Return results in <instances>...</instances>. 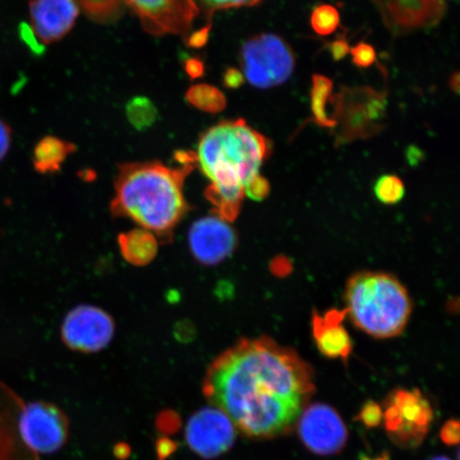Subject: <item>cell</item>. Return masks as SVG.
Masks as SVG:
<instances>
[{
  "mask_svg": "<svg viewBox=\"0 0 460 460\" xmlns=\"http://www.w3.org/2000/svg\"><path fill=\"white\" fill-rule=\"evenodd\" d=\"M204 394L241 433L254 439L289 434L315 386L314 371L272 339H244L212 362Z\"/></svg>",
  "mask_w": 460,
  "mask_h": 460,
  "instance_id": "6da1fadb",
  "label": "cell"
},
{
  "mask_svg": "<svg viewBox=\"0 0 460 460\" xmlns=\"http://www.w3.org/2000/svg\"><path fill=\"white\" fill-rule=\"evenodd\" d=\"M271 153V141L243 119L224 120L201 136L195 163L210 181L205 195L216 216L235 220L246 186Z\"/></svg>",
  "mask_w": 460,
  "mask_h": 460,
  "instance_id": "7a4b0ae2",
  "label": "cell"
},
{
  "mask_svg": "<svg viewBox=\"0 0 460 460\" xmlns=\"http://www.w3.org/2000/svg\"><path fill=\"white\" fill-rule=\"evenodd\" d=\"M177 168L159 163H135L119 166L112 215L129 218L163 243L188 214L183 182L195 168V155L185 154Z\"/></svg>",
  "mask_w": 460,
  "mask_h": 460,
  "instance_id": "3957f363",
  "label": "cell"
},
{
  "mask_svg": "<svg viewBox=\"0 0 460 460\" xmlns=\"http://www.w3.org/2000/svg\"><path fill=\"white\" fill-rule=\"evenodd\" d=\"M344 301V310L355 326L378 339L401 335L412 310L406 288L386 273L353 275L345 287Z\"/></svg>",
  "mask_w": 460,
  "mask_h": 460,
  "instance_id": "277c9868",
  "label": "cell"
},
{
  "mask_svg": "<svg viewBox=\"0 0 460 460\" xmlns=\"http://www.w3.org/2000/svg\"><path fill=\"white\" fill-rule=\"evenodd\" d=\"M335 111L336 146L370 139L384 129L387 94L371 86L343 88L331 99Z\"/></svg>",
  "mask_w": 460,
  "mask_h": 460,
  "instance_id": "5b68a950",
  "label": "cell"
},
{
  "mask_svg": "<svg viewBox=\"0 0 460 460\" xmlns=\"http://www.w3.org/2000/svg\"><path fill=\"white\" fill-rule=\"evenodd\" d=\"M240 63L243 76L252 86L270 89L290 79L296 57L283 38L262 33L247 40L241 49Z\"/></svg>",
  "mask_w": 460,
  "mask_h": 460,
  "instance_id": "8992f818",
  "label": "cell"
},
{
  "mask_svg": "<svg viewBox=\"0 0 460 460\" xmlns=\"http://www.w3.org/2000/svg\"><path fill=\"white\" fill-rule=\"evenodd\" d=\"M383 421L396 446L416 448L429 434L434 410L421 391L400 388L394 390L384 402Z\"/></svg>",
  "mask_w": 460,
  "mask_h": 460,
  "instance_id": "52a82bcc",
  "label": "cell"
},
{
  "mask_svg": "<svg viewBox=\"0 0 460 460\" xmlns=\"http://www.w3.org/2000/svg\"><path fill=\"white\" fill-rule=\"evenodd\" d=\"M19 433L29 450L55 453L66 444L68 420L50 402H29L20 413Z\"/></svg>",
  "mask_w": 460,
  "mask_h": 460,
  "instance_id": "ba28073f",
  "label": "cell"
},
{
  "mask_svg": "<svg viewBox=\"0 0 460 460\" xmlns=\"http://www.w3.org/2000/svg\"><path fill=\"white\" fill-rule=\"evenodd\" d=\"M296 427L303 445L316 456H335L347 446V425L330 405L314 402L305 407Z\"/></svg>",
  "mask_w": 460,
  "mask_h": 460,
  "instance_id": "9c48e42d",
  "label": "cell"
},
{
  "mask_svg": "<svg viewBox=\"0 0 460 460\" xmlns=\"http://www.w3.org/2000/svg\"><path fill=\"white\" fill-rule=\"evenodd\" d=\"M115 332L111 314L99 307L78 306L63 321L61 338L68 348L82 353H96L111 342Z\"/></svg>",
  "mask_w": 460,
  "mask_h": 460,
  "instance_id": "30bf717a",
  "label": "cell"
},
{
  "mask_svg": "<svg viewBox=\"0 0 460 460\" xmlns=\"http://www.w3.org/2000/svg\"><path fill=\"white\" fill-rule=\"evenodd\" d=\"M185 436L195 454L201 458L214 459L233 447L235 427L226 412L214 406L206 407L190 418Z\"/></svg>",
  "mask_w": 460,
  "mask_h": 460,
  "instance_id": "8fae6325",
  "label": "cell"
},
{
  "mask_svg": "<svg viewBox=\"0 0 460 460\" xmlns=\"http://www.w3.org/2000/svg\"><path fill=\"white\" fill-rule=\"evenodd\" d=\"M188 241L194 258L205 266H216L226 261L238 243L234 228L216 215L195 222L190 228Z\"/></svg>",
  "mask_w": 460,
  "mask_h": 460,
  "instance_id": "7c38bea8",
  "label": "cell"
},
{
  "mask_svg": "<svg viewBox=\"0 0 460 460\" xmlns=\"http://www.w3.org/2000/svg\"><path fill=\"white\" fill-rule=\"evenodd\" d=\"M147 31L157 34L186 33L199 14L195 0H128Z\"/></svg>",
  "mask_w": 460,
  "mask_h": 460,
  "instance_id": "4fadbf2b",
  "label": "cell"
},
{
  "mask_svg": "<svg viewBox=\"0 0 460 460\" xmlns=\"http://www.w3.org/2000/svg\"><path fill=\"white\" fill-rule=\"evenodd\" d=\"M384 24L395 34L438 24L446 11L444 0H373Z\"/></svg>",
  "mask_w": 460,
  "mask_h": 460,
  "instance_id": "5bb4252c",
  "label": "cell"
},
{
  "mask_svg": "<svg viewBox=\"0 0 460 460\" xmlns=\"http://www.w3.org/2000/svg\"><path fill=\"white\" fill-rule=\"evenodd\" d=\"M29 13L32 40L40 45H49L71 31L79 7L76 0H31Z\"/></svg>",
  "mask_w": 460,
  "mask_h": 460,
  "instance_id": "9a60e30c",
  "label": "cell"
},
{
  "mask_svg": "<svg viewBox=\"0 0 460 460\" xmlns=\"http://www.w3.org/2000/svg\"><path fill=\"white\" fill-rule=\"evenodd\" d=\"M345 310L332 309L324 314L314 313L312 331L316 348L327 358L348 360L353 344L343 325Z\"/></svg>",
  "mask_w": 460,
  "mask_h": 460,
  "instance_id": "2e32d148",
  "label": "cell"
},
{
  "mask_svg": "<svg viewBox=\"0 0 460 460\" xmlns=\"http://www.w3.org/2000/svg\"><path fill=\"white\" fill-rule=\"evenodd\" d=\"M119 251L123 257L134 266H146L156 257L158 239L148 230H130L119 237Z\"/></svg>",
  "mask_w": 460,
  "mask_h": 460,
  "instance_id": "e0dca14e",
  "label": "cell"
},
{
  "mask_svg": "<svg viewBox=\"0 0 460 460\" xmlns=\"http://www.w3.org/2000/svg\"><path fill=\"white\" fill-rule=\"evenodd\" d=\"M74 151L72 144H68L55 137H44L34 148L33 165L40 172H51L60 169L67 155Z\"/></svg>",
  "mask_w": 460,
  "mask_h": 460,
  "instance_id": "ac0fdd59",
  "label": "cell"
},
{
  "mask_svg": "<svg viewBox=\"0 0 460 460\" xmlns=\"http://www.w3.org/2000/svg\"><path fill=\"white\" fill-rule=\"evenodd\" d=\"M333 84L329 77L323 75L315 74L313 76L312 92H310V102H312V112L316 124L324 128H336V120L330 118L326 112V103L332 94Z\"/></svg>",
  "mask_w": 460,
  "mask_h": 460,
  "instance_id": "d6986e66",
  "label": "cell"
},
{
  "mask_svg": "<svg viewBox=\"0 0 460 460\" xmlns=\"http://www.w3.org/2000/svg\"><path fill=\"white\" fill-rule=\"evenodd\" d=\"M188 100L201 111L211 113L220 112L226 106L222 92L207 84L197 85L190 90Z\"/></svg>",
  "mask_w": 460,
  "mask_h": 460,
  "instance_id": "ffe728a7",
  "label": "cell"
},
{
  "mask_svg": "<svg viewBox=\"0 0 460 460\" xmlns=\"http://www.w3.org/2000/svg\"><path fill=\"white\" fill-rule=\"evenodd\" d=\"M310 24L319 36H330L341 26V14L332 5L321 4L313 11Z\"/></svg>",
  "mask_w": 460,
  "mask_h": 460,
  "instance_id": "44dd1931",
  "label": "cell"
},
{
  "mask_svg": "<svg viewBox=\"0 0 460 460\" xmlns=\"http://www.w3.org/2000/svg\"><path fill=\"white\" fill-rule=\"evenodd\" d=\"M374 193L385 205L400 203L405 195V186L401 178L394 175H384L378 178L374 186Z\"/></svg>",
  "mask_w": 460,
  "mask_h": 460,
  "instance_id": "7402d4cb",
  "label": "cell"
},
{
  "mask_svg": "<svg viewBox=\"0 0 460 460\" xmlns=\"http://www.w3.org/2000/svg\"><path fill=\"white\" fill-rule=\"evenodd\" d=\"M356 420L367 429H376L383 422V407L372 400L367 401Z\"/></svg>",
  "mask_w": 460,
  "mask_h": 460,
  "instance_id": "603a6c76",
  "label": "cell"
},
{
  "mask_svg": "<svg viewBox=\"0 0 460 460\" xmlns=\"http://www.w3.org/2000/svg\"><path fill=\"white\" fill-rule=\"evenodd\" d=\"M353 62L356 66L360 68L370 67L376 61V51L373 46L367 43H359L350 49Z\"/></svg>",
  "mask_w": 460,
  "mask_h": 460,
  "instance_id": "cb8c5ba5",
  "label": "cell"
},
{
  "mask_svg": "<svg viewBox=\"0 0 460 460\" xmlns=\"http://www.w3.org/2000/svg\"><path fill=\"white\" fill-rule=\"evenodd\" d=\"M205 5L207 9L215 13L217 10H226L241 7H252L261 2V0H195Z\"/></svg>",
  "mask_w": 460,
  "mask_h": 460,
  "instance_id": "d4e9b609",
  "label": "cell"
},
{
  "mask_svg": "<svg viewBox=\"0 0 460 460\" xmlns=\"http://www.w3.org/2000/svg\"><path fill=\"white\" fill-rule=\"evenodd\" d=\"M270 193V183L266 178L258 175L245 188V197L254 200H262Z\"/></svg>",
  "mask_w": 460,
  "mask_h": 460,
  "instance_id": "484cf974",
  "label": "cell"
},
{
  "mask_svg": "<svg viewBox=\"0 0 460 460\" xmlns=\"http://www.w3.org/2000/svg\"><path fill=\"white\" fill-rule=\"evenodd\" d=\"M440 439L446 446L453 447L459 444L460 424L458 420H448L440 429Z\"/></svg>",
  "mask_w": 460,
  "mask_h": 460,
  "instance_id": "4316f807",
  "label": "cell"
},
{
  "mask_svg": "<svg viewBox=\"0 0 460 460\" xmlns=\"http://www.w3.org/2000/svg\"><path fill=\"white\" fill-rule=\"evenodd\" d=\"M329 49L332 57V59L335 61H341L349 54L350 49L347 39L344 37H341L332 41L329 45Z\"/></svg>",
  "mask_w": 460,
  "mask_h": 460,
  "instance_id": "83f0119b",
  "label": "cell"
},
{
  "mask_svg": "<svg viewBox=\"0 0 460 460\" xmlns=\"http://www.w3.org/2000/svg\"><path fill=\"white\" fill-rule=\"evenodd\" d=\"M11 139H13V134H11L9 126L0 119V163L7 156L11 146Z\"/></svg>",
  "mask_w": 460,
  "mask_h": 460,
  "instance_id": "f1b7e54d",
  "label": "cell"
},
{
  "mask_svg": "<svg viewBox=\"0 0 460 460\" xmlns=\"http://www.w3.org/2000/svg\"><path fill=\"white\" fill-rule=\"evenodd\" d=\"M244 84L243 74L241 73L237 68H228L224 74V84L230 89H238Z\"/></svg>",
  "mask_w": 460,
  "mask_h": 460,
  "instance_id": "f546056e",
  "label": "cell"
},
{
  "mask_svg": "<svg viewBox=\"0 0 460 460\" xmlns=\"http://www.w3.org/2000/svg\"><path fill=\"white\" fill-rule=\"evenodd\" d=\"M406 158L411 165H417L424 158V153L418 146H410L406 149Z\"/></svg>",
  "mask_w": 460,
  "mask_h": 460,
  "instance_id": "4dcf8cb0",
  "label": "cell"
},
{
  "mask_svg": "<svg viewBox=\"0 0 460 460\" xmlns=\"http://www.w3.org/2000/svg\"><path fill=\"white\" fill-rule=\"evenodd\" d=\"M159 459L168 457L170 454L175 450V445L169 439H161L158 442Z\"/></svg>",
  "mask_w": 460,
  "mask_h": 460,
  "instance_id": "1f68e13d",
  "label": "cell"
},
{
  "mask_svg": "<svg viewBox=\"0 0 460 460\" xmlns=\"http://www.w3.org/2000/svg\"><path fill=\"white\" fill-rule=\"evenodd\" d=\"M460 75L458 72H456L452 75L450 78V88L454 92V93H459V86H460Z\"/></svg>",
  "mask_w": 460,
  "mask_h": 460,
  "instance_id": "d6a6232c",
  "label": "cell"
},
{
  "mask_svg": "<svg viewBox=\"0 0 460 460\" xmlns=\"http://www.w3.org/2000/svg\"><path fill=\"white\" fill-rule=\"evenodd\" d=\"M359 460H390V456L387 452L381 454V456H379L376 458H371L369 456H365V454H361V456H359Z\"/></svg>",
  "mask_w": 460,
  "mask_h": 460,
  "instance_id": "836d02e7",
  "label": "cell"
},
{
  "mask_svg": "<svg viewBox=\"0 0 460 460\" xmlns=\"http://www.w3.org/2000/svg\"><path fill=\"white\" fill-rule=\"evenodd\" d=\"M430 460H452V459L446 457V456H438V457L431 458Z\"/></svg>",
  "mask_w": 460,
  "mask_h": 460,
  "instance_id": "e575fe53",
  "label": "cell"
}]
</instances>
